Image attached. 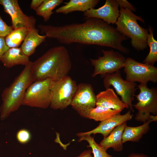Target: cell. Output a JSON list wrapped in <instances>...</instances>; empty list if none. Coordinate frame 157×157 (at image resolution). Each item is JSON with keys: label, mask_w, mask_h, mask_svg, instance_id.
<instances>
[{"label": "cell", "mask_w": 157, "mask_h": 157, "mask_svg": "<svg viewBox=\"0 0 157 157\" xmlns=\"http://www.w3.org/2000/svg\"><path fill=\"white\" fill-rule=\"evenodd\" d=\"M38 28L47 37L55 39L63 44L96 45L111 47L121 52L125 49L122 43L126 38L116 28L98 18H89L82 23L61 26L39 24Z\"/></svg>", "instance_id": "obj_1"}, {"label": "cell", "mask_w": 157, "mask_h": 157, "mask_svg": "<svg viewBox=\"0 0 157 157\" xmlns=\"http://www.w3.org/2000/svg\"><path fill=\"white\" fill-rule=\"evenodd\" d=\"M72 66L68 50L63 46L50 48L34 62L31 69L34 81L59 80L68 75Z\"/></svg>", "instance_id": "obj_2"}, {"label": "cell", "mask_w": 157, "mask_h": 157, "mask_svg": "<svg viewBox=\"0 0 157 157\" xmlns=\"http://www.w3.org/2000/svg\"><path fill=\"white\" fill-rule=\"evenodd\" d=\"M32 62L25 67L19 74L1 94L2 101L0 107V118L6 119L13 112L22 105L24 96L28 88L34 82L31 69Z\"/></svg>", "instance_id": "obj_3"}, {"label": "cell", "mask_w": 157, "mask_h": 157, "mask_svg": "<svg viewBox=\"0 0 157 157\" xmlns=\"http://www.w3.org/2000/svg\"><path fill=\"white\" fill-rule=\"evenodd\" d=\"M119 12L115 23L116 29L124 36L131 39L132 45L136 50L147 48L148 31L141 27L137 22L139 20L144 23V19L127 9L120 8Z\"/></svg>", "instance_id": "obj_4"}, {"label": "cell", "mask_w": 157, "mask_h": 157, "mask_svg": "<svg viewBox=\"0 0 157 157\" xmlns=\"http://www.w3.org/2000/svg\"><path fill=\"white\" fill-rule=\"evenodd\" d=\"M139 94L135 95L138 102L133 106L138 111L135 119L145 122L157 121V90L155 88H149L147 83H140L137 85Z\"/></svg>", "instance_id": "obj_5"}, {"label": "cell", "mask_w": 157, "mask_h": 157, "mask_svg": "<svg viewBox=\"0 0 157 157\" xmlns=\"http://www.w3.org/2000/svg\"><path fill=\"white\" fill-rule=\"evenodd\" d=\"M54 81L48 79L33 82L26 90L22 105L47 108L51 103V90Z\"/></svg>", "instance_id": "obj_6"}, {"label": "cell", "mask_w": 157, "mask_h": 157, "mask_svg": "<svg viewBox=\"0 0 157 157\" xmlns=\"http://www.w3.org/2000/svg\"><path fill=\"white\" fill-rule=\"evenodd\" d=\"M77 87L76 82L68 76L54 81L51 90L50 108L63 110L70 105Z\"/></svg>", "instance_id": "obj_7"}, {"label": "cell", "mask_w": 157, "mask_h": 157, "mask_svg": "<svg viewBox=\"0 0 157 157\" xmlns=\"http://www.w3.org/2000/svg\"><path fill=\"white\" fill-rule=\"evenodd\" d=\"M124 71L126 80L140 83H147L149 81H157V68L154 65L138 62L131 57L126 58Z\"/></svg>", "instance_id": "obj_8"}, {"label": "cell", "mask_w": 157, "mask_h": 157, "mask_svg": "<svg viewBox=\"0 0 157 157\" xmlns=\"http://www.w3.org/2000/svg\"><path fill=\"white\" fill-rule=\"evenodd\" d=\"M119 71L104 75L103 77L104 86L106 89L112 86L117 94L121 97L122 101L133 112L132 102L137 85L135 82L123 79Z\"/></svg>", "instance_id": "obj_9"}, {"label": "cell", "mask_w": 157, "mask_h": 157, "mask_svg": "<svg viewBox=\"0 0 157 157\" xmlns=\"http://www.w3.org/2000/svg\"><path fill=\"white\" fill-rule=\"evenodd\" d=\"M102 56L98 57L97 59H90L94 68L92 74L93 77L100 74L103 77L106 74L119 71L124 65L126 58L121 53L112 50H102Z\"/></svg>", "instance_id": "obj_10"}, {"label": "cell", "mask_w": 157, "mask_h": 157, "mask_svg": "<svg viewBox=\"0 0 157 157\" xmlns=\"http://www.w3.org/2000/svg\"><path fill=\"white\" fill-rule=\"evenodd\" d=\"M96 95L92 85L81 83L77 88L70 105L83 117L88 118L90 110L96 106Z\"/></svg>", "instance_id": "obj_11"}, {"label": "cell", "mask_w": 157, "mask_h": 157, "mask_svg": "<svg viewBox=\"0 0 157 157\" xmlns=\"http://www.w3.org/2000/svg\"><path fill=\"white\" fill-rule=\"evenodd\" d=\"M4 11L10 15L13 29L26 27L29 29L35 28L36 19L33 16H28L21 10L17 0H0Z\"/></svg>", "instance_id": "obj_12"}, {"label": "cell", "mask_w": 157, "mask_h": 157, "mask_svg": "<svg viewBox=\"0 0 157 157\" xmlns=\"http://www.w3.org/2000/svg\"><path fill=\"white\" fill-rule=\"evenodd\" d=\"M117 0H106L104 4L97 9L90 8L84 12L85 19L94 18L101 19L110 24H115L119 14Z\"/></svg>", "instance_id": "obj_13"}, {"label": "cell", "mask_w": 157, "mask_h": 157, "mask_svg": "<svg viewBox=\"0 0 157 157\" xmlns=\"http://www.w3.org/2000/svg\"><path fill=\"white\" fill-rule=\"evenodd\" d=\"M131 111L129 110L124 115L120 113L116 115L101 122L99 125L93 129L86 132L78 133L76 135L80 137L84 135L100 133L104 137H106L117 126L132 119L133 115L131 114Z\"/></svg>", "instance_id": "obj_14"}, {"label": "cell", "mask_w": 157, "mask_h": 157, "mask_svg": "<svg viewBox=\"0 0 157 157\" xmlns=\"http://www.w3.org/2000/svg\"><path fill=\"white\" fill-rule=\"evenodd\" d=\"M96 106H100L121 112L129 106L117 97L112 88L106 89L96 95Z\"/></svg>", "instance_id": "obj_15"}, {"label": "cell", "mask_w": 157, "mask_h": 157, "mask_svg": "<svg viewBox=\"0 0 157 157\" xmlns=\"http://www.w3.org/2000/svg\"><path fill=\"white\" fill-rule=\"evenodd\" d=\"M0 61L8 68L19 65L25 66L30 62L29 57L24 53L21 47H18L9 48L3 55Z\"/></svg>", "instance_id": "obj_16"}, {"label": "cell", "mask_w": 157, "mask_h": 157, "mask_svg": "<svg viewBox=\"0 0 157 157\" xmlns=\"http://www.w3.org/2000/svg\"><path fill=\"white\" fill-rule=\"evenodd\" d=\"M127 125L126 122L115 127L107 136L104 137L100 144L107 150L112 148L116 152H120L123 149L122 135Z\"/></svg>", "instance_id": "obj_17"}, {"label": "cell", "mask_w": 157, "mask_h": 157, "mask_svg": "<svg viewBox=\"0 0 157 157\" xmlns=\"http://www.w3.org/2000/svg\"><path fill=\"white\" fill-rule=\"evenodd\" d=\"M38 30L35 28L30 29L21 44V48L24 53L29 57L34 53L36 48L45 40V35H40Z\"/></svg>", "instance_id": "obj_18"}, {"label": "cell", "mask_w": 157, "mask_h": 157, "mask_svg": "<svg viewBox=\"0 0 157 157\" xmlns=\"http://www.w3.org/2000/svg\"><path fill=\"white\" fill-rule=\"evenodd\" d=\"M100 1L99 0H70L56 10L57 13L67 14L75 11L84 12L94 8Z\"/></svg>", "instance_id": "obj_19"}, {"label": "cell", "mask_w": 157, "mask_h": 157, "mask_svg": "<svg viewBox=\"0 0 157 157\" xmlns=\"http://www.w3.org/2000/svg\"><path fill=\"white\" fill-rule=\"evenodd\" d=\"M151 121H148L142 125L132 127L126 126L122 135V142L124 143L128 141L138 142L150 130V124Z\"/></svg>", "instance_id": "obj_20"}, {"label": "cell", "mask_w": 157, "mask_h": 157, "mask_svg": "<svg viewBox=\"0 0 157 157\" xmlns=\"http://www.w3.org/2000/svg\"><path fill=\"white\" fill-rule=\"evenodd\" d=\"M29 29L26 27L14 29L5 38L7 46L9 48L18 47L23 42Z\"/></svg>", "instance_id": "obj_21"}, {"label": "cell", "mask_w": 157, "mask_h": 157, "mask_svg": "<svg viewBox=\"0 0 157 157\" xmlns=\"http://www.w3.org/2000/svg\"><path fill=\"white\" fill-rule=\"evenodd\" d=\"M121 112L119 111L97 106L90 110L88 119L101 122Z\"/></svg>", "instance_id": "obj_22"}, {"label": "cell", "mask_w": 157, "mask_h": 157, "mask_svg": "<svg viewBox=\"0 0 157 157\" xmlns=\"http://www.w3.org/2000/svg\"><path fill=\"white\" fill-rule=\"evenodd\" d=\"M63 1V0H44L42 4L35 10L36 14L42 17L45 22L48 21L52 14V10Z\"/></svg>", "instance_id": "obj_23"}, {"label": "cell", "mask_w": 157, "mask_h": 157, "mask_svg": "<svg viewBox=\"0 0 157 157\" xmlns=\"http://www.w3.org/2000/svg\"><path fill=\"white\" fill-rule=\"evenodd\" d=\"M79 137L78 142L85 140L88 142L89 145L88 147L91 148L93 157H113L108 154L106 152L107 150L100 144L97 143L94 138L91 135H84Z\"/></svg>", "instance_id": "obj_24"}, {"label": "cell", "mask_w": 157, "mask_h": 157, "mask_svg": "<svg viewBox=\"0 0 157 157\" xmlns=\"http://www.w3.org/2000/svg\"><path fill=\"white\" fill-rule=\"evenodd\" d=\"M149 31L147 44L150 47V51L143 63L154 65L157 61V41L154 38L153 30L151 27H149Z\"/></svg>", "instance_id": "obj_25"}, {"label": "cell", "mask_w": 157, "mask_h": 157, "mask_svg": "<svg viewBox=\"0 0 157 157\" xmlns=\"http://www.w3.org/2000/svg\"><path fill=\"white\" fill-rule=\"evenodd\" d=\"M16 138L19 143L22 144H25L31 140L32 135L29 130L26 129H22L17 132Z\"/></svg>", "instance_id": "obj_26"}, {"label": "cell", "mask_w": 157, "mask_h": 157, "mask_svg": "<svg viewBox=\"0 0 157 157\" xmlns=\"http://www.w3.org/2000/svg\"><path fill=\"white\" fill-rule=\"evenodd\" d=\"M13 29L12 26L8 25L3 20L0 14V37L5 38Z\"/></svg>", "instance_id": "obj_27"}, {"label": "cell", "mask_w": 157, "mask_h": 157, "mask_svg": "<svg viewBox=\"0 0 157 157\" xmlns=\"http://www.w3.org/2000/svg\"><path fill=\"white\" fill-rule=\"evenodd\" d=\"M120 8L127 9L131 11H135V9L132 5L125 0H117Z\"/></svg>", "instance_id": "obj_28"}, {"label": "cell", "mask_w": 157, "mask_h": 157, "mask_svg": "<svg viewBox=\"0 0 157 157\" xmlns=\"http://www.w3.org/2000/svg\"><path fill=\"white\" fill-rule=\"evenodd\" d=\"M9 48L6 44L5 38L0 37V60L3 55Z\"/></svg>", "instance_id": "obj_29"}, {"label": "cell", "mask_w": 157, "mask_h": 157, "mask_svg": "<svg viewBox=\"0 0 157 157\" xmlns=\"http://www.w3.org/2000/svg\"><path fill=\"white\" fill-rule=\"evenodd\" d=\"M44 0H32L30 7L31 9L35 10L42 4Z\"/></svg>", "instance_id": "obj_30"}, {"label": "cell", "mask_w": 157, "mask_h": 157, "mask_svg": "<svg viewBox=\"0 0 157 157\" xmlns=\"http://www.w3.org/2000/svg\"><path fill=\"white\" fill-rule=\"evenodd\" d=\"M91 149L85 150L77 157H93Z\"/></svg>", "instance_id": "obj_31"}, {"label": "cell", "mask_w": 157, "mask_h": 157, "mask_svg": "<svg viewBox=\"0 0 157 157\" xmlns=\"http://www.w3.org/2000/svg\"><path fill=\"white\" fill-rule=\"evenodd\" d=\"M127 157H149L148 156L142 153H132Z\"/></svg>", "instance_id": "obj_32"}]
</instances>
